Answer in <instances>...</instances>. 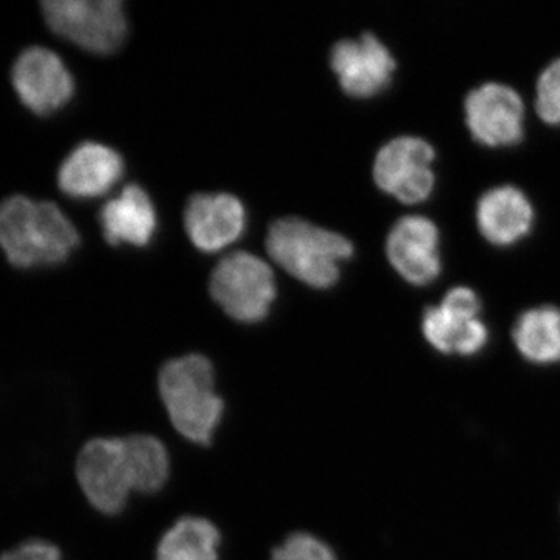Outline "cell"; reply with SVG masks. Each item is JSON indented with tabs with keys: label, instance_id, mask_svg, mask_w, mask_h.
Masks as SVG:
<instances>
[{
	"label": "cell",
	"instance_id": "cell-1",
	"mask_svg": "<svg viewBox=\"0 0 560 560\" xmlns=\"http://www.w3.org/2000/svg\"><path fill=\"white\" fill-rule=\"evenodd\" d=\"M80 245L75 224L57 205L14 195L0 202V248L21 270L55 267Z\"/></svg>",
	"mask_w": 560,
	"mask_h": 560
},
{
	"label": "cell",
	"instance_id": "cell-2",
	"mask_svg": "<svg viewBox=\"0 0 560 560\" xmlns=\"http://www.w3.org/2000/svg\"><path fill=\"white\" fill-rule=\"evenodd\" d=\"M212 361L201 353L168 360L158 374V390L173 429L198 445H209L223 419Z\"/></svg>",
	"mask_w": 560,
	"mask_h": 560
},
{
	"label": "cell",
	"instance_id": "cell-3",
	"mask_svg": "<svg viewBox=\"0 0 560 560\" xmlns=\"http://www.w3.org/2000/svg\"><path fill=\"white\" fill-rule=\"evenodd\" d=\"M267 250L293 278L313 289L326 290L338 282L341 265L352 259L355 249L345 235L298 217H285L271 224Z\"/></svg>",
	"mask_w": 560,
	"mask_h": 560
},
{
	"label": "cell",
	"instance_id": "cell-4",
	"mask_svg": "<svg viewBox=\"0 0 560 560\" xmlns=\"http://www.w3.org/2000/svg\"><path fill=\"white\" fill-rule=\"evenodd\" d=\"M210 294L232 319L257 324L270 315L278 287L267 261L237 250L217 265L210 278Z\"/></svg>",
	"mask_w": 560,
	"mask_h": 560
},
{
	"label": "cell",
	"instance_id": "cell-5",
	"mask_svg": "<svg viewBox=\"0 0 560 560\" xmlns=\"http://www.w3.org/2000/svg\"><path fill=\"white\" fill-rule=\"evenodd\" d=\"M40 9L51 32L91 54H113L127 38L120 0H47Z\"/></svg>",
	"mask_w": 560,
	"mask_h": 560
},
{
	"label": "cell",
	"instance_id": "cell-6",
	"mask_svg": "<svg viewBox=\"0 0 560 560\" xmlns=\"http://www.w3.org/2000/svg\"><path fill=\"white\" fill-rule=\"evenodd\" d=\"M75 471L84 497L102 514H119L135 492L125 438L88 442L79 453Z\"/></svg>",
	"mask_w": 560,
	"mask_h": 560
},
{
	"label": "cell",
	"instance_id": "cell-7",
	"mask_svg": "<svg viewBox=\"0 0 560 560\" xmlns=\"http://www.w3.org/2000/svg\"><path fill=\"white\" fill-rule=\"evenodd\" d=\"M480 313L481 301L477 293L467 287H455L440 305L423 312V337L438 352L477 355L489 340V330Z\"/></svg>",
	"mask_w": 560,
	"mask_h": 560
},
{
	"label": "cell",
	"instance_id": "cell-8",
	"mask_svg": "<svg viewBox=\"0 0 560 560\" xmlns=\"http://www.w3.org/2000/svg\"><path fill=\"white\" fill-rule=\"evenodd\" d=\"M434 160L436 153L425 139L401 136L389 140L375 156V183L390 197L407 205L425 201L436 183Z\"/></svg>",
	"mask_w": 560,
	"mask_h": 560
},
{
	"label": "cell",
	"instance_id": "cell-9",
	"mask_svg": "<svg viewBox=\"0 0 560 560\" xmlns=\"http://www.w3.org/2000/svg\"><path fill=\"white\" fill-rule=\"evenodd\" d=\"M14 91L25 108L50 116L65 108L75 94V80L60 55L46 47H28L11 70Z\"/></svg>",
	"mask_w": 560,
	"mask_h": 560
},
{
	"label": "cell",
	"instance_id": "cell-10",
	"mask_svg": "<svg viewBox=\"0 0 560 560\" xmlns=\"http://www.w3.org/2000/svg\"><path fill=\"white\" fill-rule=\"evenodd\" d=\"M471 136L490 149L512 147L523 139L525 106L518 92L508 84L486 83L475 88L464 102Z\"/></svg>",
	"mask_w": 560,
	"mask_h": 560
},
{
	"label": "cell",
	"instance_id": "cell-11",
	"mask_svg": "<svg viewBox=\"0 0 560 560\" xmlns=\"http://www.w3.org/2000/svg\"><path fill=\"white\" fill-rule=\"evenodd\" d=\"M330 66L342 91L353 98H371L389 86L396 60L388 47L372 33L341 39L330 51Z\"/></svg>",
	"mask_w": 560,
	"mask_h": 560
},
{
	"label": "cell",
	"instance_id": "cell-12",
	"mask_svg": "<svg viewBox=\"0 0 560 560\" xmlns=\"http://www.w3.org/2000/svg\"><path fill=\"white\" fill-rule=\"evenodd\" d=\"M440 231L422 215L404 217L386 241V256L394 270L412 285H429L441 275Z\"/></svg>",
	"mask_w": 560,
	"mask_h": 560
},
{
	"label": "cell",
	"instance_id": "cell-13",
	"mask_svg": "<svg viewBox=\"0 0 560 560\" xmlns=\"http://www.w3.org/2000/svg\"><path fill=\"white\" fill-rule=\"evenodd\" d=\"M184 226L198 249L219 253L242 237L246 209L234 195L197 194L187 202Z\"/></svg>",
	"mask_w": 560,
	"mask_h": 560
},
{
	"label": "cell",
	"instance_id": "cell-14",
	"mask_svg": "<svg viewBox=\"0 0 560 560\" xmlns=\"http://www.w3.org/2000/svg\"><path fill=\"white\" fill-rule=\"evenodd\" d=\"M124 172L125 162L116 150L98 142H83L62 161L58 187L73 200H92L113 189Z\"/></svg>",
	"mask_w": 560,
	"mask_h": 560
},
{
	"label": "cell",
	"instance_id": "cell-15",
	"mask_svg": "<svg viewBox=\"0 0 560 560\" xmlns=\"http://www.w3.org/2000/svg\"><path fill=\"white\" fill-rule=\"evenodd\" d=\"M533 223V205L517 187H493L478 200V230L492 245L511 246L521 242L529 234Z\"/></svg>",
	"mask_w": 560,
	"mask_h": 560
},
{
	"label": "cell",
	"instance_id": "cell-16",
	"mask_svg": "<svg viewBox=\"0 0 560 560\" xmlns=\"http://www.w3.org/2000/svg\"><path fill=\"white\" fill-rule=\"evenodd\" d=\"M103 237L109 245L147 246L158 230V213L150 195L138 184L124 187L101 210Z\"/></svg>",
	"mask_w": 560,
	"mask_h": 560
},
{
	"label": "cell",
	"instance_id": "cell-17",
	"mask_svg": "<svg viewBox=\"0 0 560 560\" xmlns=\"http://www.w3.org/2000/svg\"><path fill=\"white\" fill-rule=\"evenodd\" d=\"M221 533L215 523L186 515L162 534L156 560H219Z\"/></svg>",
	"mask_w": 560,
	"mask_h": 560
},
{
	"label": "cell",
	"instance_id": "cell-18",
	"mask_svg": "<svg viewBox=\"0 0 560 560\" xmlns=\"http://www.w3.org/2000/svg\"><path fill=\"white\" fill-rule=\"evenodd\" d=\"M523 359L536 364L560 361V308L540 305L522 313L512 330Z\"/></svg>",
	"mask_w": 560,
	"mask_h": 560
},
{
	"label": "cell",
	"instance_id": "cell-19",
	"mask_svg": "<svg viewBox=\"0 0 560 560\" xmlns=\"http://www.w3.org/2000/svg\"><path fill=\"white\" fill-rule=\"evenodd\" d=\"M132 488L139 493H156L171 477V455L160 438L138 433L125 436Z\"/></svg>",
	"mask_w": 560,
	"mask_h": 560
},
{
	"label": "cell",
	"instance_id": "cell-20",
	"mask_svg": "<svg viewBox=\"0 0 560 560\" xmlns=\"http://www.w3.org/2000/svg\"><path fill=\"white\" fill-rule=\"evenodd\" d=\"M270 560H338L334 550L311 533H293L271 552Z\"/></svg>",
	"mask_w": 560,
	"mask_h": 560
},
{
	"label": "cell",
	"instance_id": "cell-21",
	"mask_svg": "<svg viewBox=\"0 0 560 560\" xmlns=\"http://www.w3.org/2000/svg\"><path fill=\"white\" fill-rule=\"evenodd\" d=\"M537 113L548 125H560V58L548 65L537 80Z\"/></svg>",
	"mask_w": 560,
	"mask_h": 560
},
{
	"label": "cell",
	"instance_id": "cell-22",
	"mask_svg": "<svg viewBox=\"0 0 560 560\" xmlns=\"http://www.w3.org/2000/svg\"><path fill=\"white\" fill-rule=\"evenodd\" d=\"M0 560H62L60 548L47 540L33 539L7 551Z\"/></svg>",
	"mask_w": 560,
	"mask_h": 560
}]
</instances>
